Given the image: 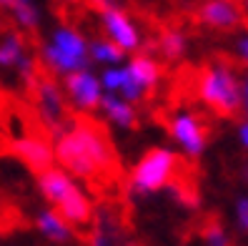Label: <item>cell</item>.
<instances>
[{
	"mask_svg": "<svg viewBox=\"0 0 248 246\" xmlns=\"http://www.w3.org/2000/svg\"><path fill=\"white\" fill-rule=\"evenodd\" d=\"M53 151L63 171L91 183L106 181L118 171L113 141L103 123H98L91 115H73L65 133L55 138Z\"/></svg>",
	"mask_w": 248,
	"mask_h": 246,
	"instance_id": "obj_1",
	"label": "cell"
},
{
	"mask_svg": "<svg viewBox=\"0 0 248 246\" xmlns=\"http://www.w3.org/2000/svg\"><path fill=\"white\" fill-rule=\"evenodd\" d=\"M198 98L206 103L211 113L218 118H241L243 100H241V78L238 63L231 58H216L198 70L196 78Z\"/></svg>",
	"mask_w": 248,
	"mask_h": 246,
	"instance_id": "obj_2",
	"label": "cell"
},
{
	"mask_svg": "<svg viewBox=\"0 0 248 246\" xmlns=\"http://www.w3.org/2000/svg\"><path fill=\"white\" fill-rule=\"evenodd\" d=\"M38 191L43 194L46 201H50L53 209L61 213L70 226L91 224L93 204H91V198L78 189L76 179H73L68 171L53 166L48 171L38 173Z\"/></svg>",
	"mask_w": 248,
	"mask_h": 246,
	"instance_id": "obj_3",
	"label": "cell"
},
{
	"mask_svg": "<svg viewBox=\"0 0 248 246\" xmlns=\"http://www.w3.org/2000/svg\"><path fill=\"white\" fill-rule=\"evenodd\" d=\"M183 161L168 148H151L145 151L143 158L136 164L130 173V191L136 196H148L155 194L166 186L176 183L181 179Z\"/></svg>",
	"mask_w": 248,
	"mask_h": 246,
	"instance_id": "obj_4",
	"label": "cell"
},
{
	"mask_svg": "<svg viewBox=\"0 0 248 246\" xmlns=\"http://www.w3.org/2000/svg\"><path fill=\"white\" fill-rule=\"evenodd\" d=\"M40 55L46 61V68L58 76H68V73H76V70H88V66H91L88 43L70 25L55 28L50 40L43 46Z\"/></svg>",
	"mask_w": 248,
	"mask_h": 246,
	"instance_id": "obj_5",
	"label": "cell"
},
{
	"mask_svg": "<svg viewBox=\"0 0 248 246\" xmlns=\"http://www.w3.org/2000/svg\"><path fill=\"white\" fill-rule=\"evenodd\" d=\"M31 93H33L35 108H38V115H40L43 126H46V131L53 136V141L61 138L73 118V115L68 118L65 96H63L61 83H55L50 73H38V78L31 85Z\"/></svg>",
	"mask_w": 248,
	"mask_h": 246,
	"instance_id": "obj_6",
	"label": "cell"
},
{
	"mask_svg": "<svg viewBox=\"0 0 248 246\" xmlns=\"http://www.w3.org/2000/svg\"><path fill=\"white\" fill-rule=\"evenodd\" d=\"M168 131L170 136L181 143V148L191 156L198 158L203 151H206L208 143V128L196 113H178L168 121Z\"/></svg>",
	"mask_w": 248,
	"mask_h": 246,
	"instance_id": "obj_7",
	"label": "cell"
},
{
	"mask_svg": "<svg viewBox=\"0 0 248 246\" xmlns=\"http://www.w3.org/2000/svg\"><path fill=\"white\" fill-rule=\"evenodd\" d=\"M65 93L73 100V106L80 111H93L100 106V98H103V85L100 78L93 76L91 70H76V73L65 76Z\"/></svg>",
	"mask_w": 248,
	"mask_h": 246,
	"instance_id": "obj_8",
	"label": "cell"
},
{
	"mask_svg": "<svg viewBox=\"0 0 248 246\" xmlns=\"http://www.w3.org/2000/svg\"><path fill=\"white\" fill-rule=\"evenodd\" d=\"M10 151L16 153L20 161L31 168L35 176L43 171L53 168V161H55V151L48 143L46 136H23V138H16L10 143Z\"/></svg>",
	"mask_w": 248,
	"mask_h": 246,
	"instance_id": "obj_9",
	"label": "cell"
},
{
	"mask_svg": "<svg viewBox=\"0 0 248 246\" xmlns=\"http://www.w3.org/2000/svg\"><path fill=\"white\" fill-rule=\"evenodd\" d=\"M91 246H133L128 239L121 216L115 213L110 206H103L95 211V224L91 231Z\"/></svg>",
	"mask_w": 248,
	"mask_h": 246,
	"instance_id": "obj_10",
	"label": "cell"
},
{
	"mask_svg": "<svg viewBox=\"0 0 248 246\" xmlns=\"http://www.w3.org/2000/svg\"><path fill=\"white\" fill-rule=\"evenodd\" d=\"M198 18L213 31H233L243 23V8L236 0H206L198 10Z\"/></svg>",
	"mask_w": 248,
	"mask_h": 246,
	"instance_id": "obj_11",
	"label": "cell"
},
{
	"mask_svg": "<svg viewBox=\"0 0 248 246\" xmlns=\"http://www.w3.org/2000/svg\"><path fill=\"white\" fill-rule=\"evenodd\" d=\"M100 18H103V28L106 33L110 35V40L115 46H121L125 53L128 50H136L140 46V35H138V28L136 23L130 20V16L123 10V8H108L100 13Z\"/></svg>",
	"mask_w": 248,
	"mask_h": 246,
	"instance_id": "obj_12",
	"label": "cell"
},
{
	"mask_svg": "<svg viewBox=\"0 0 248 246\" xmlns=\"http://www.w3.org/2000/svg\"><path fill=\"white\" fill-rule=\"evenodd\" d=\"M100 108H103V113L115 126L128 128V131H133V128L138 126V113H136L133 103L123 100L118 93H103V98H100Z\"/></svg>",
	"mask_w": 248,
	"mask_h": 246,
	"instance_id": "obj_13",
	"label": "cell"
},
{
	"mask_svg": "<svg viewBox=\"0 0 248 246\" xmlns=\"http://www.w3.org/2000/svg\"><path fill=\"white\" fill-rule=\"evenodd\" d=\"M125 70L130 73V78H133L138 85H140V91H153L158 81H160V66L155 58H151L148 53H140V55H133L130 58V63L125 66Z\"/></svg>",
	"mask_w": 248,
	"mask_h": 246,
	"instance_id": "obj_14",
	"label": "cell"
},
{
	"mask_svg": "<svg viewBox=\"0 0 248 246\" xmlns=\"http://www.w3.org/2000/svg\"><path fill=\"white\" fill-rule=\"evenodd\" d=\"M35 224H38V229H40V234L46 236V239H50V241H55V244H65V241L73 239L70 224H68L55 209H43V211H38Z\"/></svg>",
	"mask_w": 248,
	"mask_h": 246,
	"instance_id": "obj_15",
	"label": "cell"
},
{
	"mask_svg": "<svg viewBox=\"0 0 248 246\" xmlns=\"http://www.w3.org/2000/svg\"><path fill=\"white\" fill-rule=\"evenodd\" d=\"M25 58V35L10 31L0 38V68H16Z\"/></svg>",
	"mask_w": 248,
	"mask_h": 246,
	"instance_id": "obj_16",
	"label": "cell"
},
{
	"mask_svg": "<svg viewBox=\"0 0 248 246\" xmlns=\"http://www.w3.org/2000/svg\"><path fill=\"white\" fill-rule=\"evenodd\" d=\"M186 48H188V40L178 28H166L158 38V50L163 53L166 61H181L186 55Z\"/></svg>",
	"mask_w": 248,
	"mask_h": 246,
	"instance_id": "obj_17",
	"label": "cell"
},
{
	"mask_svg": "<svg viewBox=\"0 0 248 246\" xmlns=\"http://www.w3.org/2000/svg\"><path fill=\"white\" fill-rule=\"evenodd\" d=\"M88 55H91V63H108V66H115V63H123L125 50H123L121 46H115L113 40L95 38L91 46H88Z\"/></svg>",
	"mask_w": 248,
	"mask_h": 246,
	"instance_id": "obj_18",
	"label": "cell"
},
{
	"mask_svg": "<svg viewBox=\"0 0 248 246\" xmlns=\"http://www.w3.org/2000/svg\"><path fill=\"white\" fill-rule=\"evenodd\" d=\"M10 13H13V18H16V23L23 28V31H31V33L38 31V25H40V13H38V8H35L33 3H18Z\"/></svg>",
	"mask_w": 248,
	"mask_h": 246,
	"instance_id": "obj_19",
	"label": "cell"
},
{
	"mask_svg": "<svg viewBox=\"0 0 248 246\" xmlns=\"http://www.w3.org/2000/svg\"><path fill=\"white\" fill-rule=\"evenodd\" d=\"M201 236L206 239L208 246H233L231 239H228V234H226V229H223V224L218 221V219H208L206 224H203Z\"/></svg>",
	"mask_w": 248,
	"mask_h": 246,
	"instance_id": "obj_20",
	"label": "cell"
},
{
	"mask_svg": "<svg viewBox=\"0 0 248 246\" xmlns=\"http://www.w3.org/2000/svg\"><path fill=\"white\" fill-rule=\"evenodd\" d=\"M236 219H238L241 231H248V198H241L236 204Z\"/></svg>",
	"mask_w": 248,
	"mask_h": 246,
	"instance_id": "obj_21",
	"label": "cell"
},
{
	"mask_svg": "<svg viewBox=\"0 0 248 246\" xmlns=\"http://www.w3.org/2000/svg\"><path fill=\"white\" fill-rule=\"evenodd\" d=\"M241 100H243V111L248 113V70L241 78Z\"/></svg>",
	"mask_w": 248,
	"mask_h": 246,
	"instance_id": "obj_22",
	"label": "cell"
},
{
	"mask_svg": "<svg viewBox=\"0 0 248 246\" xmlns=\"http://www.w3.org/2000/svg\"><path fill=\"white\" fill-rule=\"evenodd\" d=\"M88 5L103 13V10H108V8H115V0H88Z\"/></svg>",
	"mask_w": 248,
	"mask_h": 246,
	"instance_id": "obj_23",
	"label": "cell"
},
{
	"mask_svg": "<svg viewBox=\"0 0 248 246\" xmlns=\"http://www.w3.org/2000/svg\"><path fill=\"white\" fill-rule=\"evenodd\" d=\"M238 55H241L243 63H248V35H243V38L238 40Z\"/></svg>",
	"mask_w": 248,
	"mask_h": 246,
	"instance_id": "obj_24",
	"label": "cell"
},
{
	"mask_svg": "<svg viewBox=\"0 0 248 246\" xmlns=\"http://www.w3.org/2000/svg\"><path fill=\"white\" fill-rule=\"evenodd\" d=\"M241 143L246 146V151H248V121H241Z\"/></svg>",
	"mask_w": 248,
	"mask_h": 246,
	"instance_id": "obj_25",
	"label": "cell"
},
{
	"mask_svg": "<svg viewBox=\"0 0 248 246\" xmlns=\"http://www.w3.org/2000/svg\"><path fill=\"white\" fill-rule=\"evenodd\" d=\"M20 3V0H0V8H5V10H13Z\"/></svg>",
	"mask_w": 248,
	"mask_h": 246,
	"instance_id": "obj_26",
	"label": "cell"
},
{
	"mask_svg": "<svg viewBox=\"0 0 248 246\" xmlns=\"http://www.w3.org/2000/svg\"><path fill=\"white\" fill-rule=\"evenodd\" d=\"M3 31H5V20L0 18V35H3Z\"/></svg>",
	"mask_w": 248,
	"mask_h": 246,
	"instance_id": "obj_27",
	"label": "cell"
}]
</instances>
